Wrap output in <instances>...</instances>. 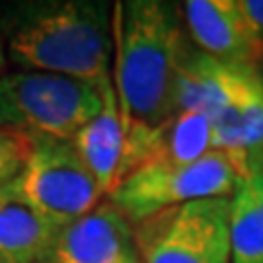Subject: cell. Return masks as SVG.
<instances>
[{"label":"cell","mask_w":263,"mask_h":263,"mask_svg":"<svg viewBox=\"0 0 263 263\" xmlns=\"http://www.w3.org/2000/svg\"><path fill=\"white\" fill-rule=\"evenodd\" d=\"M230 263H263V164L230 197Z\"/></svg>","instance_id":"12"},{"label":"cell","mask_w":263,"mask_h":263,"mask_svg":"<svg viewBox=\"0 0 263 263\" xmlns=\"http://www.w3.org/2000/svg\"><path fill=\"white\" fill-rule=\"evenodd\" d=\"M259 88H263V77L252 66L226 64L186 48L176 77L174 114L202 112L213 119Z\"/></svg>","instance_id":"8"},{"label":"cell","mask_w":263,"mask_h":263,"mask_svg":"<svg viewBox=\"0 0 263 263\" xmlns=\"http://www.w3.org/2000/svg\"><path fill=\"white\" fill-rule=\"evenodd\" d=\"M230 197L195 200L134 224L141 263H230Z\"/></svg>","instance_id":"6"},{"label":"cell","mask_w":263,"mask_h":263,"mask_svg":"<svg viewBox=\"0 0 263 263\" xmlns=\"http://www.w3.org/2000/svg\"><path fill=\"white\" fill-rule=\"evenodd\" d=\"M99 88H101V97H103L101 112L88 125L81 127L70 143L75 145L81 160L86 162L88 171L97 180L101 193L110 197L112 191L121 184V180L127 174L125 134H123V123H121L112 75Z\"/></svg>","instance_id":"10"},{"label":"cell","mask_w":263,"mask_h":263,"mask_svg":"<svg viewBox=\"0 0 263 263\" xmlns=\"http://www.w3.org/2000/svg\"><path fill=\"white\" fill-rule=\"evenodd\" d=\"M235 3L254 37L263 44V0H235Z\"/></svg>","instance_id":"16"},{"label":"cell","mask_w":263,"mask_h":263,"mask_svg":"<svg viewBox=\"0 0 263 263\" xmlns=\"http://www.w3.org/2000/svg\"><path fill=\"white\" fill-rule=\"evenodd\" d=\"M101 105V88L88 81L37 70L0 77V129L72 141Z\"/></svg>","instance_id":"4"},{"label":"cell","mask_w":263,"mask_h":263,"mask_svg":"<svg viewBox=\"0 0 263 263\" xmlns=\"http://www.w3.org/2000/svg\"><path fill=\"white\" fill-rule=\"evenodd\" d=\"M57 233L9 184L0 189V257L7 263H37Z\"/></svg>","instance_id":"11"},{"label":"cell","mask_w":263,"mask_h":263,"mask_svg":"<svg viewBox=\"0 0 263 263\" xmlns=\"http://www.w3.org/2000/svg\"><path fill=\"white\" fill-rule=\"evenodd\" d=\"M9 189L62 230L105 200L70 141L29 136V156Z\"/></svg>","instance_id":"5"},{"label":"cell","mask_w":263,"mask_h":263,"mask_svg":"<svg viewBox=\"0 0 263 263\" xmlns=\"http://www.w3.org/2000/svg\"><path fill=\"white\" fill-rule=\"evenodd\" d=\"M112 40L114 70L110 75L129 174L145 160L154 134L174 117L176 77L186 53L178 5L158 0L114 3Z\"/></svg>","instance_id":"1"},{"label":"cell","mask_w":263,"mask_h":263,"mask_svg":"<svg viewBox=\"0 0 263 263\" xmlns=\"http://www.w3.org/2000/svg\"><path fill=\"white\" fill-rule=\"evenodd\" d=\"M261 164L263 156L243 152H211L189 164L147 160L121 180L108 200L134 226L186 202L233 197L246 176Z\"/></svg>","instance_id":"3"},{"label":"cell","mask_w":263,"mask_h":263,"mask_svg":"<svg viewBox=\"0 0 263 263\" xmlns=\"http://www.w3.org/2000/svg\"><path fill=\"white\" fill-rule=\"evenodd\" d=\"M29 156V136L0 129V189L7 186L22 171Z\"/></svg>","instance_id":"15"},{"label":"cell","mask_w":263,"mask_h":263,"mask_svg":"<svg viewBox=\"0 0 263 263\" xmlns=\"http://www.w3.org/2000/svg\"><path fill=\"white\" fill-rule=\"evenodd\" d=\"M3 66H5V44L0 40V70H3Z\"/></svg>","instance_id":"17"},{"label":"cell","mask_w":263,"mask_h":263,"mask_svg":"<svg viewBox=\"0 0 263 263\" xmlns=\"http://www.w3.org/2000/svg\"><path fill=\"white\" fill-rule=\"evenodd\" d=\"M180 11L189 35L209 57L252 68L263 62V44L241 18L235 0H189Z\"/></svg>","instance_id":"9"},{"label":"cell","mask_w":263,"mask_h":263,"mask_svg":"<svg viewBox=\"0 0 263 263\" xmlns=\"http://www.w3.org/2000/svg\"><path fill=\"white\" fill-rule=\"evenodd\" d=\"M9 55L22 70L53 72L101 86L114 53L108 3L35 5L9 31Z\"/></svg>","instance_id":"2"},{"label":"cell","mask_w":263,"mask_h":263,"mask_svg":"<svg viewBox=\"0 0 263 263\" xmlns=\"http://www.w3.org/2000/svg\"><path fill=\"white\" fill-rule=\"evenodd\" d=\"M37 263H141L134 226L105 197L95 211L62 228Z\"/></svg>","instance_id":"7"},{"label":"cell","mask_w":263,"mask_h":263,"mask_svg":"<svg viewBox=\"0 0 263 263\" xmlns=\"http://www.w3.org/2000/svg\"><path fill=\"white\" fill-rule=\"evenodd\" d=\"M211 152H215L213 119L202 112H176L154 134L143 162L156 160L167 164H189Z\"/></svg>","instance_id":"13"},{"label":"cell","mask_w":263,"mask_h":263,"mask_svg":"<svg viewBox=\"0 0 263 263\" xmlns=\"http://www.w3.org/2000/svg\"><path fill=\"white\" fill-rule=\"evenodd\" d=\"M213 147L263 156V88L213 117Z\"/></svg>","instance_id":"14"},{"label":"cell","mask_w":263,"mask_h":263,"mask_svg":"<svg viewBox=\"0 0 263 263\" xmlns=\"http://www.w3.org/2000/svg\"><path fill=\"white\" fill-rule=\"evenodd\" d=\"M0 263H7V261H5V259H3V257H0Z\"/></svg>","instance_id":"18"}]
</instances>
